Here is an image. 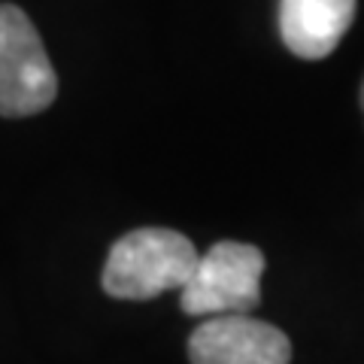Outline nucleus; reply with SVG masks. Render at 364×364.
<instances>
[{
	"label": "nucleus",
	"instance_id": "obj_1",
	"mask_svg": "<svg viewBox=\"0 0 364 364\" xmlns=\"http://www.w3.org/2000/svg\"><path fill=\"white\" fill-rule=\"evenodd\" d=\"M198 264V249L170 228H140L112 243L100 282L122 301H149L182 289Z\"/></svg>",
	"mask_w": 364,
	"mask_h": 364
},
{
	"label": "nucleus",
	"instance_id": "obj_2",
	"mask_svg": "<svg viewBox=\"0 0 364 364\" xmlns=\"http://www.w3.org/2000/svg\"><path fill=\"white\" fill-rule=\"evenodd\" d=\"M58 76L33 21L13 4H0V116L21 119L52 107Z\"/></svg>",
	"mask_w": 364,
	"mask_h": 364
},
{
	"label": "nucleus",
	"instance_id": "obj_3",
	"mask_svg": "<svg viewBox=\"0 0 364 364\" xmlns=\"http://www.w3.org/2000/svg\"><path fill=\"white\" fill-rule=\"evenodd\" d=\"M261 249L237 240H222L198 255L188 282L179 289L182 313L188 316H228L249 313L261 301Z\"/></svg>",
	"mask_w": 364,
	"mask_h": 364
},
{
	"label": "nucleus",
	"instance_id": "obj_4",
	"mask_svg": "<svg viewBox=\"0 0 364 364\" xmlns=\"http://www.w3.org/2000/svg\"><path fill=\"white\" fill-rule=\"evenodd\" d=\"M191 364H289V337L267 322L228 313L210 316L191 331L188 340Z\"/></svg>",
	"mask_w": 364,
	"mask_h": 364
},
{
	"label": "nucleus",
	"instance_id": "obj_5",
	"mask_svg": "<svg viewBox=\"0 0 364 364\" xmlns=\"http://www.w3.org/2000/svg\"><path fill=\"white\" fill-rule=\"evenodd\" d=\"M355 18V0H282L279 33L291 55L306 61L328 58Z\"/></svg>",
	"mask_w": 364,
	"mask_h": 364
},
{
	"label": "nucleus",
	"instance_id": "obj_6",
	"mask_svg": "<svg viewBox=\"0 0 364 364\" xmlns=\"http://www.w3.org/2000/svg\"><path fill=\"white\" fill-rule=\"evenodd\" d=\"M361 107H364V85H361Z\"/></svg>",
	"mask_w": 364,
	"mask_h": 364
}]
</instances>
